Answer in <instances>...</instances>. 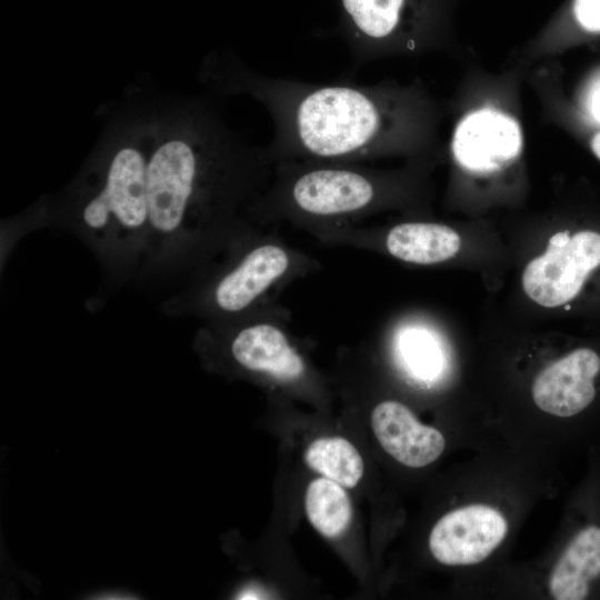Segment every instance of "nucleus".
Returning a JSON list of instances; mask_svg holds the SVG:
<instances>
[{
  "label": "nucleus",
  "instance_id": "nucleus-1",
  "mask_svg": "<svg viewBox=\"0 0 600 600\" xmlns=\"http://www.w3.org/2000/svg\"><path fill=\"white\" fill-rule=\"evenodd\" d=\"M203 76L224 92L264 106L273 123L270 160L411 154L438 140L442 111L420 80L312 83L259 73L227 54L208 58Z\"/></svg>",
  "mask_w": 600,
  "mask_h": 600
},
{
  "label": "nucleus",
  "instance_id": "nucleus-2",
  "mask_svg": "<svg viewBox=\"0 0 600 600\" xmlns=\"http://www.w3.org/2000/svg\"><path fill=\"white\" fill-rule=\"evenodd\" d=\"M268 159L267 150L239 137L207 102L189 100L156 112L146 260L174 261L190 236L247 193Z\"/></svg>",
  "mask_w": 600,
  "mask_h": 600
},
{
  "label": "nucleus",
  "instance_id": "nucleus-3",
  "mask_svg": "<svg viewBox=\"0 0 600 600\" xmlns=\"http://www.w3.org/2000/svg\"><path fill=\"white\" fill-rule=\"evenodd\" d=\"M154 121L156 112H134L110 123L64 197V219L111 271L146 260Z\"/></svg>",
  "mask_w": 600,
  "mask_h": 600
},
{
  "label": "nucleus",
  "instance_id": "nucleus-4",
  "mask_svg": "<svg viewBox=\"0 0 600 600\" xmlns=\"http://www.w3.org/2000/svg\"><path fill=\"white\" fill-rule=\"evenodd\" d=\"M523 69L476 70L461 83L452 106L449 156L461 174L483 182L512 173L526 149L521 87Z\"/></svg>",
  "mask_w": 600,
  "mask_h": 600
},
{
  "label": "nucleus",
  "instance_id": "nucleus-5",
  "mask_svg": "<svg viewBox=\"0 0 600 600\" xmlns=\"http://www.w3.org/2000/svg\"><path fill=\"white\" fill-rule=\"evenodd\" d=\"M340 32L356 66L444 49L442 0H339Z\"/></svg>",
  "mask_w": 600,
  "mask_h": 600
},
{
  "label": "nucleus",
  "instance_id": "nucleus-6",
  "mask_svg": "<svg viewBox=\"0 0 600 600\" xmlns=\"http://www.w3.org/2000/svg\"><path fill=\"white\" fill-rule=\"evenodd\" d=\"M284 164L279 194L284 203L312 217L357 213L382 198V180L354 166L324 163ZM322 161V160H320Z\"/></svg>",
  "mask_w": 600,
  "mask_h": 600
},
{
  "label": "nucleus",
  "instance_id": "nucleus-7",
  "mask_svg": "<svg viewBox=\"0 0 600 600\" xmlns=\"http://www.w3.org/2000/svg\"><path fill=\"white\" fill-rule=\"evenodd\" d=\"M600 266V233L563 230L550 239L546 252L528 263L522 284L528 297L552 308L573 299L589 273Z\"/></svg>",
  "mask_w": 600,
  "mask_h": 600
},
{
  "label": "nucleus",
  "instance_id": "nucleus-8",
  "mask_svg": "<svg viewBox=\"0 0 600 600\" xmlns=\"http://www.w3.org/2000/svg\"><path fill=\"white\" fill-rule=\"evenodd\" d=\"M507 531V520L498 510L471 504L444 514L434 524L429 536V548L440 563L476 564L491 554Z\"/></svg>",
  "mask_w": 600,
  "mask_h": 600
},
{
  "label": "nucleus",
  "instance_id": "nucleus-9",
  "mask_svg": "<svg viewBox=\"0 0 600 600\" xmlns=\"http://www.w3.org/2000/svg\"><path fill=\"white\" fill-rule=\"evenodd\" d=\"M599 371L598 353L588 348L577 349L537 376L532 386L533 401L547 413L574 416L593 401V380Z\"/></svg>",
  "mask_w": 600,
  "mask_h": 600
},
{
  "label": "nucleus",
  "instance_id": "nucleus-10",
  "mask_svg": "<svg viewBox=\"0 0 600 600\" xmlns=\"http://www.w3.org/2000/svg\"><path fill=\"white\" fill-rule=\"evenodd\" d=\"M371 426L383 450L407 467L422 468L443 452L442 433L420 423L400 402H380L371 413Z\"/></svg>",
  "mask_w": 600,
  "mask_h": 600
},
{
  "label": "nucleus",
  "instance_id": "nucleus-11",
  "mask_svg": "<svg viewBox=\"0 0 600 600\" xmlns=\"http://www.w3.org/2000/svg\"><path fill=\"white\" fill-rule=\"evenodd\" d=\"M288 267L289 257L283 249L272 244L252 249L217 282L213 290L216 307L228 313L244 310L280 278Z\"/></svg>",
  "mask_w": 600,
  "mask_h": 600
},
{
  "label": "nucleus",
  "instance_id": "nucleus-12",
  "mask_svg": "<svg viewBox=\"0 0 600 600\" xmlns=\"http://www.w3.org/2000/svg\"><path fill=\"white\" fill-rule=\"evenodd\" d=\"M231 353L246 369L281 380L298 379L304 371L302 359L283 332L269 323L242 328L232 339Z\"/></svg>",
  "mask_w": 600,
  "mask_h": 600
},
{
  "label": "nucleus",
  "instance_id": "nucleus-13",
  "mask_svg": "<svg viewBox=\"0 0 600 600\" xmlns=\"http://www.w3.org/2000/svg\"><path fill=\"white\" fill-rule=\"evenodd\" d=\"M600 577V528L588 527L568 544L549 579L551 596L557 600H582L590 582Z\"/></svg>",
  "mask_w": 600,
  "mask_h": 600
},
{
  "label": "nucleus",
  "instance_id": "nucleus-14",
  "mask_svg": "<svg viewBox=\"0 0 600 600\" xmlns=\"http://www.w3.org/2000/svg\"><path fill=\"white\" fill-rule=\"evenodd\" d=\"M460 244L457 231L431 222L400 223L387 238V248L393 257L419 264L446 261L459 251Z\"/></svg>",
  "mask_w": 600,
  "mask_h": 600
},
{
  "label": "nucleus",
  "instance_id": "nucleus-15",
  "mask_svg": "<svg viewBox=\"0 0 600 600\" xmlns=\"http://www.w3.org/2000/svg\"><path fill=\"white\" fill-rule=\"evenodd\" d=\"M306 513L313 528L327 538L341 536L352 519L348 493L339 483L322 477L312 480L306 491Z\"/></svg>",
  "mask_w": 600,
  "mask_h": 600
},
{
  "label": "nucleus",
  "instance_id": "nucleus-16",
  "mask_svg": "<svg viewBox=\"0 0 600 600\" xmlns=\"http://www.w3.org/2000/svg\"><path fill=\"white\" fill-rule=\"evenodd\" d=\"M307 466L343 488H354L363 474V461L359 451L348 440L320 438L310 443L304 452Z\"/></svg>",
  "mask_w": 600,
  "mask_h": 600
},
{
  "label": "nucleus",
  "instance_id": "nucleus-17",
  "mask_svg": "<svg viewBox=\"0 0 600 600\" xmlns=\"http://www.w3.org/2000/svg\"><path fill=\"white\" fill-rule=\"evenodd\" d=\"M402 357L412 372L432 378L441 369V353L434 339L422 330H409L400 339Z\"/></svg>",
  "mask_w": 600,
  "mask_h": 600
},
{
  "label": "nucleus",
  "instance_id": "nucleus-18",
  "mask_svg": "<svg viewBox=\"0 0 600 600\" xmlns=\"http://www.w3.org/2000/svg\"><path fill=\"white\" fill-rule=\"evenodd\" d=\"M583 108L588 118L600 124V73L593 78L586 89Z\"/></svg>",
  "mask_w": 600,
  "mask_h": 600
},
{
  "label": "nucleus",
  "instance_id": "nucleus-19",
  "mask_svg": "<svg viewBox=\"0 0 600 600\" xmlns=\"http://www.w3.org/2000/svg\"><path fill=\"white\" fill-rule=\"evenodd\" d=\"M587 140L590 150L600 160V130L592 131Z\"/></svg>",
  "mask_w": 600,
  "mask_h": 600
}]
</instances>
